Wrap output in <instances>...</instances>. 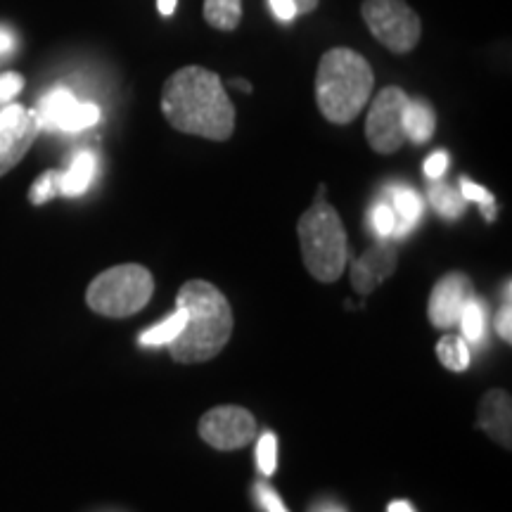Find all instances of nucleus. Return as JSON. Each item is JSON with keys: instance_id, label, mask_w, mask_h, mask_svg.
<instances>
[{"instance_id": "nucleus-23", "label": "nucleus", "mask_w": 512, "mask_h": 512, "mask_svg": "<svg viewBox=\"0 0 512 512\" xmlns=\"http://www.w3.org/2000/svg\"><path fill=\"white\" fill-rule=\"evenodd\" d=\"M460 195H463L465 202H477L479 207H482L486 221L496 219V197L486 188H482V185L472 183L470 178H463V181H460Z\"/></svg>"}, {"instance_id": "nucleus-29", "label": "nucleus", "mask_w": 512, "mask_h": 512, "mask_svg": "<svg viewBox=\"0 0 512 512\" xmlns=\"http://www.w3.org/2000/svg\"><path fill=\"white\" fill-rule=\"evenodd\" d=\"M268 5H271L273 15L280 19V22H292L297 15V5H294V0H268Z\"/></svg>"}, {"instance_id": "nucleus-18", "label": "nucleus", "mask_w": 512, "mask_h": 512, "mask_svg": "<svg viewBox=\"0 0 512 512\" xmlns=\"http://www.w3.org/2000/svg\"><path fill=\"white\" fill-rule=\"evenodd\" d=\"M183 325H185V311L181 306H176V311L171 313L164 323L152 325L150 330L138 337V342L143 344V347H169V344L181 335Z\"/></svg>"}, {"instance_id": "nucleus-12", "label": "nucleus", "mask_w": 512, "mask_h": 512, "mask_svg": "<svg viewBox=\"0 0 512 512\" xmlns=\"http://www.w3.org/2000/svg\"><path fill=\"white\" fill-rule=\"evenodd\" d=\"M396 256L394 247L389 245H377L368 249L366 254L358 256L351 264V285L358 294H370L375 287H380L384 280L392 278L396 271Z\"/></svg>"}, {"instance_id": "nucleus-31", "label": "nucleus", "mask_w": 512, "mask_h": 512, "mask_svg": "<svg viewBox=\"0 0 512 512\" xmlns=\"http://www.w3.org/2000/svg\"><path fill=\"white\" fill-rule=\"evenodd\" d=\"M12 48H15V36L5 27H0V55H8Z\"/></svg>"}, {"instance_id": "nucleus-24", "label": "nucleus", "mask_w": 512, "mask_h": 512, "mask_svg": "<svg viewBox=\"0 0 512 512\" xmlns=\"http://www.w3.org/2000/svg\"><path fill=\"white\" fill-rule=\"evenodd\" d=\"M57 195H60V171H46V174L38 176V181L31 185L29 202L38 207V204H46Z\"/></svg>"}, {"instance_id": "nucleus-4", "label": "nucleus", "mask_w": 512, "mask_h": 512, "mask_svg": "<svg viewBox=\"0 0 512 512\" xmlns=\"http://www.w3.org/2000/svg\"><path fill=\"white\" fill-rule=\"evenodd\" d=\"M323 195L325 188H320L318 200L299 219L297 233L306 271L320 283H335L347 271L349 242L337 209L330 207Z\"/></svg>"}, {"instance_id": "nucleus-35", "label": "nucleus", "mask_w": 512, "mask_h": 512, "mask_svg": "<svg viewBox=\"0 0 512 512\" xmlns=\"http://www.w3.org/2000/svg\"><path fill=\"white\" fill-rule=\"evenodd\" d=\"M311 512H344V508H339L335 503H320L316 508H311Z\"/></svg>"}, {"instance_id": "nucleus-28", "label": "nucleus", "mask_w": 512, "mask_h": 512, "mask_svg": "<svg viewBox=\"0 0 512 512\" xmlns=\"http://www.w3.org/2000/svg\"><path fill=\"white\" fill-rule=\"evenodd\" d=\"M446 169H448V155L444 150H439V152H434L432 157H427V162H425V174H427V178H432V181H437V178H441L446 174Z\"/></svg>"}, {"instance_id": "nucleus-2", "label": "nucleus", "mask_w": 512, "mask_h": 512, "mask_svg": "<svg viewBox=\"0 0 512 512\" xmlns=\"http://www.w3.org/2000/svg\"><path fill=\"white\" fill-rule=\"evenodd\" d=\"M176 306L185 311V325L169 354L178 363H204L219 356L233 335V309L219 287L207 280H190L178 290Z\"/></svg>"}, {"instance_id": "nucleus-21", "label": "nucleus", "mask_w": 512, "mask_h": 512, "mask_svg": "<svg viewBox=\"0 0 512 512\" xmlns=\"http://www.w3.org/2000/svg\"><path fill=\"white\" fill-rule=\"evenodd\" d=\"M430 204L439 211L441 216H444V219H458V216L465 211L463 195L453 188H448V185H444V183L432 185Z\"/></svg>"}, {"instance_id": "nucleus-32", "label": "nucleus", "mask_w": 512, "mask_h": 512, "mask_svg": "<svg viewBox=\"0 0 512 512\" xmlns=\"http://www.w3.org/2000/svg\"><path fill=\"white\" fill-rule=\"evenodd\" d=\"M320 0H294V5H297V15H311L313 10L318 8Z\"/></svg>"}, {"instance_id": "nucleus-13", "label": "nucleus", "mask_w": 512, "mask_h": 512, "mask_svg": "<svg viewBox=\"0 0 512 512\" xmlns=\"http://www.w3.org/2000/svg\"><path fill=\"white\" fill-rule=\"evenodd\" d=\"M477 427L503 448L512 446V399L503 389H491L479 403Z\"/></svg>"}, {"instance_id": "nucleus-10", "label": "nucleus", "mask_w": 512, "mask_h": 512, "mask_svg": "<svg viewBox=\"0 0 512 512\" xmlns=\"http://www.w3.org/2000/svg\"><path fill=\"white\" fill-rule=\"evenodd\" d=\"M475 297V287L465 273H448L434 285L430 297V320L434 328H456L465 304Z\"/></svg>"}, {"instance_id": "nucleus-30", "label": "nucleus", "mask_w": 512, "mask_h": 512, "mask_svg": "<svg viewBox=\"0 0 512 512\" xmlns=\"http://www.w3.org/2000/svg\"><path fill=\"white\" fill-rule=\"evenodd\" d=\"M496 332L505 339V342H512V309H510L508 302H505L503 309L498 311V316H496Z\"/></svg>"}, {"instance_id": "nucleus-17", "label": "nucleus", "mask_w": 512, "mask_h": 512, "mask_svg": "<svg viewBox=\"0 0 512 512\" xmlns=\"http://www.w3.org/2000/svg\"><path fill=\"white\" fill-rule=\"evenodd\" d=\"M204 19L219 31H235L242 19V0H204Z\"/></svg>"}, {"instance_id": "nucleus-7", "label": "nucleus", "mask_w": 512, "mask_h": 512, "mask_svg": "<svg viewBox=\"0 0 512 512\" xmlns=\"http://www.w3.org/2000/svg\"><path fill=\"white\" fill-rule=\"evenodd\" d=\"M406 91L399 86H387L375 95L370 102V112L366 117V140L377 155H392L406 145Z\"/></svg>"}, {"instance_id": "nucleus-5", "label": "nucleus", "mask_w": 512, "mask_h": 512, "mask_svg": "<svg viewBox=\"0 0 512 512\" xmlns=\"http://www.w3.org/2000/svg\"><path fill=\"white\" fill-rule=\"evenodd\" d=\"M155 292V278L145 266L124 264L102 271L98 278L88 285L86 302L95 313L107 318H128L140 309Z\"/></svg>"}, {"instance_id": "nucleus-27", "label": "nucleus", "mask_w": 512, "mask_h": 512, "mask_svg": "<svg viewBox=\"0 0 512 512\" xmlns=\"http://www.w3.org/2000/svg\"><path fill=\"white\" fill-rule=\"evenodd\" d=\"M24 88V79L15 72L0 76V102H8Z\"/></svg>"}, {"instance_id": "nucleus-34", "label": "nucleus", "mask_w": 512, "mask_h": 512, "mask_svg": "<svg viewBox=\"0 0 512 512\" xmlns=\"http://www.w3.org/2000/svg\"><path fill=\"white\" fill-rule=\"evenodd\" d=\"M387 512H415V508L408 501H394V503H389Z\"/></svg>"}, {"instance_id": "nucleus-19", "label": "nucleus", "mask_w": 512, "mask_h": 512, "mask_svg": "<svg viewBox=\"0 0 512 512\" xmlns=\"http://www.w3.org/2000/svg\"><path fill=\"white\" fill-rule=\"evenodd\" d=\"M437 356L441 366L453 370V373H463L470 366V347L463 337L458 335H446L439 339L437 344Z\"/></svg>"}, {"instance_id": "nucleus-16", "label": "nucleus", "mask_w": 512, "mask_h": 512, "mask_svg": "<svg viewBox=\"0 0 512 512\" xmlns=\"http://www.w3.org/2000/svg\"><path fill=\"white\" fill-rule=\"evenodd\" d=\"M434 128H437V117H434V110L427 102L422 100H411L406 110V136L411 143L422 145L427 140H432Z\"/></svg>"}, {"instance_id": "nucleus-14", "label": "nucleus", "mask_w": 512, "mask_h": 512, "mask_svg": "<svg viewBox=\"0 0 512 512\" xmlns=\"http://www.w3.org/2000/svg\"><path fill=\"white\" fill-rule=\"evenodd\" d=\"M95 174H98V159H95L93 152H79L74 162L69 164V169L64 174L60 171V195H83L91 188Z\"/></svg>"}, {"instance_id": "nucleus-25", "label": "nucleus", "mask_w": 512, "mask_h": 512, "mask_svg": "<svg viewBox=\"0 0 512 512\" xmlns=\"http://www.w3.org/2000/svg\"><path fill=\"white\" fill-rule=\"evenodd\" d=\"M370 221H373V230H375L377 238H382V240L392 238L394 228H396V219H394L392 207H389L387 202L375 204L373 216H370Z\"/></svg>"}, {"instance_id": "nucleus-15", "label": "nucleus", "mask_w": 512, "mask_h": 512, "mask_svg": "<svg viewBox=\"0 0 512 512\" xmlns=\"http://www.w3.org/2000/svg\"><path fill=\"white\" fill-rule=\"evenodd\" d=\"M392 211L396 219L394 235L396 238H403L413 230L415 223L420 221L422 216V200L420 195L411 188H394L392 190Z\"/></svg>"}, {"instance_id": "nucleus-6", "label": "nucleus", "mask_w": 512, "mask_h": 512, "mask_svg": "<svg viewBox=\"0 0 512 512\" xmlns=\"http://www.w3.org/2000/svg\"><path fill=\"white\" fill-rule=\"evenodd\" d=\"M363 22L384 48L406 55L420 43L422 22L406 0H363Z\"/></svg>"}, {"instance_id": "nucleus-1", "label": "nucleus", "mask_w": 512, "mask_h": 512, "mask_svg": "<svg viewBox=\"0 0 512 512\" xmlns=\"http://www.w3.org/2000/svg\"><path fill=\"white\" fill-rule=\"evenodd\" d=\"M162 114L176 131L223 143L235 131V107L219 74L209 69H178L162 88Z\"/></svg>"}, {"instance_id": "nucleus-33", "label": "nucleus", "mask_w": 512, "mask_h": 512, "mask_svg": "<svg viewBox=\"0 0 512 512\" xmlns=\"http://www.w3.org/2000/svg\"><path fill=\"white\" fill-rule=\"evenodd\" d=\"M178 0H157V10L162 17H171L176 12Z\"/></svg>"}, {"instance_id": "nucleus-26", "label": "nucleus", "mask_w": 512, "mask_h": 512, "mask_svg": "<svg viewBox=\"0 0 512 512\" xmlns=\"http://www.w3.org/2000/svg\"><path fill=\"white\" fill-rule=\"evenodd\" d=\"M254 496H256V503H259V508L264 512H290L285 508L283 498L275 494L271 486L264 482L254 486Z\"/></svg>"}, {"instance_id": "nucleus-36", "label": "nucleus", "mask_w": 512, "mask_h": 512, "mask_svg": "<svg viewBox=\"0 0 512 512\" xmlns=\"http://www.w3.org/2000/svg\"><path fill=\"white\" fill-rule=\"evenodd\" d=\"M228 83H230V86H233V88H240V91L252 93V83L245 81V79H230Z\"/></svg>"}, {"instance_id": "nucleus-11", "label": "nucleus", "mask_w": 512, "mask_h": 512, "mask_svg": "<svg viewBox=\"0 0 512 512\" xmlns=\"http://www.w3.org/2000/svg\"><path fill=\"white\" fill-rule=\"evenodd\" d=\"M41 131V119L36 110H24L17 121L0 126V176H5L22 162Z\"/></svg>"}, {"instance_id": "nucleus-22", "label": "nucleus", "mask_w": 512, "mask_h": 512, "mask_svg": "<svg viewBox=\"0 0 512 512\" xmlns=\"http://www.w3.org/2000/svg\"><path fill=\"white\" fill-rule=\"evenodd\" d=\"M256 465L264 477H271L278 470V437L273 432L261 434L259 444H256Z\"/></svg>"}, {"instance_id": "nucleus-9", "label": "nucleus", "mask_w": 512, "mask_h": 512, "mask_svg": "<svg viewBox=\"0 0 512 512\" xmlns=\"http://www.w3.org/2000/svg\"><path fill=\"white\" fill-rule=\"evenodd\" d=\"M38 119L41 128H55V131H83L100 121V107L93 102H79L67 88H55L38 105Z\"/></svg>"}, {"instance_id": "nucleus-20", "label": "nucleus", "mask_w": 512, "mask_h": 512, "mask_svg": "<svg viewBox=\"0 0 512 512\" xmlns=\"http://www.w3.org/2000/svg\"><path fill=\"white\" fill-rule=\"evenodd\" d=\"M458 325H460V330H463L465 342H470V344L482 342L484 330H486V309L477 297H472L470 302L465 304L463 313H460Z\"/></svg>"}, {"instance_id": "nucleus-8", "label": "nucleus", "mask_w": 512, "mask_h": 512, "mask_svg": "<svg viewBox=\"0 0 512 512\" xmlns=\"http://www.w3.org/2000/svg\"><path fill=\"white\" fill-rule=\"evenodd\" d=\"M197 430L211 448L235 451V448H245L249 441H254L256 418L247 408L219 406L202 415Z\"/></svg>"}, {"instance_id": "nucleus-3", "label": "nucleus", "mask_w": 512, "mask_h": 512, "mask_svg": "<svg viewBox=\"0 0 512 512\" xmlns=\"http://www.w3.org/2000/svg\"><path fill=\"white\" fill-rule=\"evenodd\" d=\"M375 88L366 57L351 48H332L320 57L316 72L318 110L330 124H351L366 110Z\"/></svg>"}]
</instances>
